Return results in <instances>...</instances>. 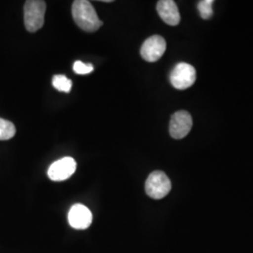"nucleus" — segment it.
Returning a JSON list of instances; mask_svg holds the SVG:
<instances>
[{"label":"nucleus","mask_w":253,"mask_h":253,"mask_svg":"<svg viewBox=\"0 0 253 253\" xmlns=\"http://www.w3.org/2000/svg\"><path fill=\"white\" fill-rule=\"evenodd\" d=\"M166 50V42L163 37L154 35L147 40L141 47V55L147 62L158 61Z\"/></svg>","instance_id":"423d86ee"},{"label":"nucleus","mask_w":253,"mask_h":253,"mask_svg":"<svg viewBox=\"0 0 253 253\" xmlns=\"http://www.w3.org/2000/svg\"><path fill=\"white\" fill-rule=\"evenodd\" d=\"M171 189V180L163 171H154L145 181V192L152 199H163L169 194Z\"/></svg>","instance_id":"7ed1b4c3"},{"label":"nucleus","mask_w":253,"mask_h":253,"mask_svg":"<svg viewBox=\"0 0 253 253\" xmlns=\"http://www.w3.org/2000/svg\"><path fill=\"white\" fill-rule=\"evenodd\" d=\"M52 83L56 90L65 93H69L72 90L73 82L68 79L65 75H54Z\"/></svg>","instance_id":"9b49d317"},{"label":"nucleus","mask_w":253,"mask_h":253,"mask_svg":"<svg viewBox=\"0 0 253 253\" xmlns=\"http://www.w3.org/2000/svg\"><path fill=\"white\" fill-rule=\"evenodd\" d=\"M93 70H94V67L92 64H85L82 61H76L73 64V71L77 74H81V75L88 74L92 73Z\"/></svg>","instance_id":"ddd939ff"},{"label":"nucleus","mask_w":253,"mask_h":253,"mask_svg":"<svg viewBox=\"0 0 253 253\" xmlns=\"http://www.w3.org/2000/svg\"><path fill=\"white\" fill-rule=\"evenodd\" d=\"M157 10L160 17L167 25L175 27L180 22V13L174 1L161 0L157 4Z\"/></svg>","instance_id":"1a4fd4ad"},{"label":"nucleus","mask_w":253,"mask_h":253,"mask_svg":"<svg viewBox=\"0 0 253 253\" xmlns=\"http://www.w3.org/2000/svg\"><path fill=\"white\" fill-rule=\"evenodd\" d=\"M46 2L42 0H28L24 7V21L27 31L33 33L44 24Z\"/></svg>","instance_id":"f03ea898"},{"label":"nucleus","mask_w":253,"mask_h":253,"mask_svg":"<svg viewBox=\"0 0 253 253\" xmlns=\"http://www.w3.org/2000/svg\"><path fill=\"white\" fill-rule=\"evenodd\" d=\"M72 10L74 22L83 30L86 32H95L102 26V22L89 1H74Z\"/></svg>","instance_id":"f257e3e1"},{"label":"nucleus","mask_w":253,"mask_h":253,"mask_svg":"<svg viewBox=\"0 0 253 253\" xmlns=\"http://www.w3.org/2000/svg\"><path fill=\"white\" fill-rule=\"evenodd\" d=\"M69 223L77 230H84L90 226L92 223V213L85 206L77 204L70 209L69 212Z\"/></svg>","instance_id":"6e6552de"},{"label":"nucleus","mask_w":253,"mask_h":253,"mask_svg":"<svg viewBox=\"0 0 253 253\" xmlns=\"http://www.w3.org/2000/svg\"><path fill=\"white\" fill-rule=\"evenodd\" d=\"M192 127V118L187 111H178L171 118L169 131L173 139H183L190 133Z\"/></svg>","instance_id":"39448f33"},{"label":"nucleus","mask_w":253,"mask_h":253,"mask_svg":"<svg viewBox=\"0 0 253 253\" xmlns=\"http://www.w3.org/2000/svg\"><path fill=\"white\" fill-rule=\"evenodd\" d=\"M76 171V162L71 157H65L54 162L48 169L51 180L64 181L70 178Z\"/></svg>","instance_id":"0eeeda50"},{"label":"nucleus","mask_w":253,"mask_h":253,"mask_svg":"<svg viewBox=\"0 0 253 253\" xmlns=\"http://www.w3.org/2000/svg\"><path fill=\"white\" fill-rule=\"evenodd\" d=\"M16 133V128L9 120L0 118V141L11 139Z\"/></svg>","instance_id":"9d476101"},{"label":"nucleus","mask_w":253,"mask_h":253,"mask_svg":"<svg viewBox=\"0 0 253 253\" xmlns=\"http://www.w3.org/2000/svg\"><path fill=\"white\" fill-rule=\"evenodd\" d=\"M213 0H202L198 3V10L201 17L205 20H208L213 15Z\"/></svg>","instance_id":"f8f14e48"},{"label":"nucleus","mask_w":253,"mask_h":253,"mask_svg":"<svg viewBox=\"0 0 253 253\" xmlns=\"http://www.w3.org/2000/svg\"><path fill=\"white\" fill-rule=\"evenodd\" d=\"M196 81V70L190 64L181 62L172 69L170 82L172 86L179 90H185L193 85Z\"/></svg>","instance_id":"20e7f679"}]
</instances>
